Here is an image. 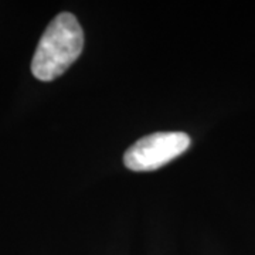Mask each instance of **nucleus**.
Wrapping results in <instances>:
<instances>
[{
  "mask_svg": "<svg viewBox=\"0 0 255 255\" xmlns=\"http://www.w3.org/2000/svg\"><path fill=\"white\" fill-rule=\"evenodd\" d=\"M190 146L184 132H156L140 137L124 155V163L133 172H150L172 162Z\"/></svg>",
  "mask_w": 255,
  "mask_h": 255,
  "instance_id": "f03ea898",
  "label": "nucleus"
},
{
  "mask_svg": "<svg viewBox=\"0 0 255 255\" xmlns=\"http://www.w3.org/2000/svg\"><path fill=\"white\" fill-rule=\"evenodd\" d=\"M84 33L71 13L57 14L38 41L31 60V73L40 81H53L63 75L81 55Z\"/></svg>",
  "mask_w": 255,
  "mask_h": 255,
  "instance_id": "f257e3e1",
  "label": "nucleus"
}]
</instances>
